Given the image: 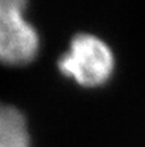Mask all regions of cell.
Returning <instances> with one entry per match:
<instances>
[{"mask_svg":"<svg viewBox=\"0 0 145 147\" xmlns=\"http://www.w3.org/2000/svg\"><path fill=\"white\" fill-rule=\"evenodd\" d=\"M0 147H31L26 119L19 110L0 103Z\"/></svg>","mask_w":145,"mask_h":147,"instance_id":"3","label":"cell"},{"mask_svg":"<svg viewBox=\"0 0 145 147\" xmlns=\"http://www.w3.org/2000/svg\"><path fill=\"white\" fill-rule=\"evenodd\" d=\"M58 69L82 86H99L112 76L114 56L99 38L78 34L72 39L69 51L59 58Z\"/></svg>","mask_w":145,"mask_h":147,"instance_id":"1","label":"cell"},{"mask_svg":"<svg viewBox=\"0 0 145 147\" xmlns=\"http://www.w3.org/2000/svg\"><path fill=\"white\" fill-rule=\"evenodd\" d=\"M27 0H0V62L30 63L40 47L33 26L25 20Z\"/></svg>","mask_w":145,"mask_h":147,"instance_id":"2","label":"cell"}]
</instances>
